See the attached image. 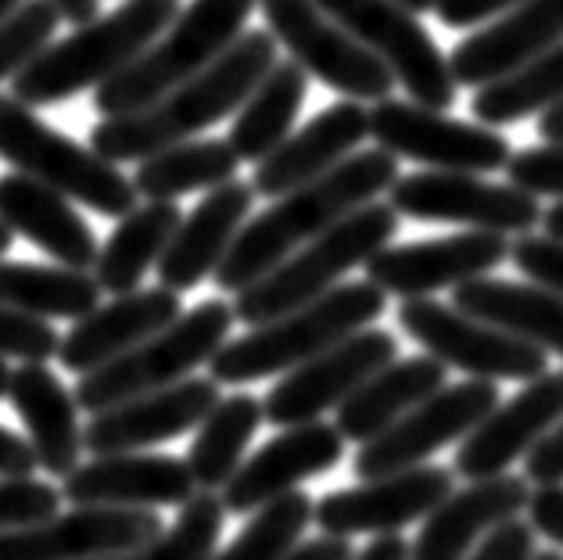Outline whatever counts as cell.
<instances>
[{
    "mask_svg": "<svg viewBox=\"0 0 563 560\" xmlns=\"http://www.w3.org/2000/svg\"><path fill=\"white\" fill-rule=\"evenodd\" d=\"M395 180L398 158L384 147H366V152L349 155L331 173L273 198L266 212H258L255 220H244V227L238 230L230 252L212 273L216 288L230 295L244 292L291 252H298L306 241L338 223L341 216H349L366 201H377Z\"/></svg>",
    "mask_w": 563,
    "mask_h": 560,
    "instance_id": "obj_1",
    "label": "cell"
},
{
    "mask_svg": "<svg viewBox=\"0 0 563 560\" xmlns=\"http://www.w3.org/2000/svg\"><path fill=\"white\" fill-rule=\"evenodd\" d=\"M277 62V40L269 30H244L219 58L187 84L126 116H108L90 130V147L108 162H141L169 144L233 116L252 87Z\"/></svg>",
    "mask_w": 563,
    "mask_h": 560,
    "instance_id": "obj_2",
    "label": "cell"
},
{
    "mask_svg": "<svg viewBox=\"0 0 563 560\" xmlns=\"http://www.w3.org/2000/svg\"><path fill=\"white\" fill-rule=\"evenodd\" d=\"M180 15V0H126L112 15L84 22L73 36L47 44L33 54L15 76L11 98L44 108L76 98L84 90H98L115 73H122L151 40L166 33V25Z\"/></svg>",
    "mask_w": 563,
    "mask_h": 560,
    "instance_id": "obj_3",
    "label": "cell"
},
{
    "mask_svg": "<svg viewBox=\"0 0 563 560\" xmlns=\"http://www.w3.org/2000/svg\"><path fill=\"white\" fill-rule=\"evenodd\" d=\"M384 303H388V295L369 281L334 284L331 292L312 298V303L269 323H258L249 334L223 341L209 360L212 381L216 385H252V381L295 371L316 352L331 349L334 341L374 323L384 312Z\"/></svg>",
    "mask_w": 563,
    "mask_h": 560,
    "instance_id": "obj_4",
    "label": "cell"
},
{
    "mask_svg": "<svg viewBox=\"0 0 563 560\" xmlns=\"http://www.w3.org/2000/svg\"><path fill=\"white\" fill-rule=\"evenodd\" d=\"M398 234V212L388 201H366L349 216H341L323 234L301 244L284 263L273 266L233 298V320L258 327L312 303L341 284L349 270L363 266L369 255L388 249Z\"/></svg>",
    "mask_w": 563,
    "mask_h": 560,
    "instance_id": "obj_5",
    "label": "cell"
},
{
    "mask_svg": "<svg viewBox=\"0 0 563 560\" xmlns=\"http://www.w3.org/2000/svg\"><path fill=\"white\" fill-rule=\"evenodd\" d=\"M255 8L258 0H190L166 25V33L93 90V108L104 119L126 116L187 84L244 33Z\"/></svg>",
    "mask_w": 563,
    "mask_h": 560,
    "instance_id": "obj_6",
    "label": "cell"
},
{
    "mask_svg": "<svg viewBox=\"0 0 563 560\" xmlns=\"http://www.w3.org/2000/svg\"><path fill=\"white\" fill-rule=\"evenodd\" d=\"M0 158L44 187L58 190L101 216H126L136 205V187L115 162L101 158L90 144H79L44 122L30 105L0 94Z\"/></svg>",
    "mask_w": 563,
    "mask_h": 560,
    "instance_id": "obj_7",
    "label": "cell"
},
{
    "mask_svg": "<svg viewBox=\"0 0 563 560\" xmlns=\"http://www.w3.org/2000/svg\"><path fill=\"white\" fill-rule=\"evenodd\" d=\"M233 306L223 298L198 303L190 312H180L162 331L144 338L141 345L122 352L112 363L98 366L90 374H79L76 406L87 414H98L115 403H126L133 395L169 388L209 363L219 345L230 338Z\"/></svg>",
    "mask_w": 563,
    "mask_h": 560,
    "instance_id": "obj_8",
    "label": "cell"
},
{
    "mask_svg": "<svg viewBox=\"0 0 563 560\" xmlns=\"http://www.w3.org/2000/svg\"><path fill=\"white\" fill-rule=\"evenodd\" d=\"M355 44H363L388 68L395 87H402L413 105L449 112L456 105V79L434 36L423 30L420 15L398 8L395 0H316Z\"/></svg>",
    "mask_w": 563,
    "mask_h": 560,
    "instance_id": "obj_9",
    "label": "cell"
},
{
    "mask_svg": "<svg viewBox=\"0 0 563 560\" xmlns=\"http://www.w3.org/2000/svg\"><path fill=\"white\" fill-rule=\"evenodd\" d=\"M398 327L438 363L481 381H534L549 371V352L539 345L434 298H406Z\"/></svg>",
    "mask_w": 563,
    "mask_h": 560,
    "instance_id": "obj_10",
    "label": "cell"
},
{
    "mask_svg": "<svg viewBox=\"0 0 563 560\" xmlns=\"http://www.w3.org/2000/svg\"><path fill=\"white\" fill-rule=\"evenodd\" d=\"M369 136L395 158H413L445 173H499L510 162V141L485 122L452 119L438 108L380 98L369 108Z\"/></svg>",
    "mask_w": 563,
    "mask_h": 560,
    "instance_id": "obj_11",
    "label": "cell"
},
{
    "mask_svg": "<svg viewBox=\"0 0 563 560\" xmlns=\"http://www.w3.org/2000/svg\"><path fill=\"white\" fill-rule=\"evenodd\" d=\"M258 11L291 62L320 79L323 87L345 94L349 101L391 98L395 79L374 54L341 30L316 0H258Z\"/></svg>",
    "mask_w": 563,
    "mask_h": 560,
    "instance_id": "obj_12",
    "label": "cell"
},
{
    "mask_svg": "<svg viewBox=\"0 0 563 560\" xmlns=\"http://www.w3.org/2000/svg\"><path fill=\"white\" fill-rule=\"evenodd\" d=\"M499 403L496 381H460V385H442L423 403H417L406 417H398L391 428H384L369 442L360 446L352 460L355 477L374 482V477L409 471L434 457L438 449L466 439L481 420H485Z\"/></svg>",
    "mask_w": 563,
    "mask_h": 560,
    "instance_id": "obj_13",
    "label": "cell"
},
{
    "mask_svg": "<svg viewBox=\"0 0 563 560\" xmlns=\"http://www.w3.org/2000/svg\"><path fill=\"white\" fill-rule=\"evenodd\" d=\"M398 216L423 223H460L488 234H531L542 220L539 198L514 184H492L474 173H409L388 187Z\"/></svg>",
    "mask_w": 563,
    "mask_h": 560,
    "instance_id": "obj_14",
    "label": "cell"
},
{
    "mask_svg": "<svg viewBox=\"0 0 563 560\" xmlns=\"http://www.w3.org/2000/svg\"><path fill=\"white\" fill-rule=\"evenodd\" d=\"M391 360H398L395 334L363 327V331L334 341L331 349L316 352L312 360L298 363L295 371L280 374L263 399V420H269L273 428L320 420L327 409H338L369 374H377Z\"/></svg>",
    "mask_w": 563,
    "mask_h": 560,
    "instance_id": "obj_15",
    "label": "cell"
},
{
    "mask_svg": "<svg viewBox=\"0 0 563 560\" xmlns=\"http://www.w3.org/2000/svg\"><path fill=\"white\" fill-rule=\"evenodd\" d=\"M452 482H456L452 471L417 463L409 471L327 493L320 503H312V521L320 525L323 536H388V531L423 521L452 493Z\"/></svg>",
    "mask_w": 563,
    "mask_h": 560,
    "instance_id": "obj_16",
    "label": "cell"
},
{
    "mask_svg": "<svg viewBox=\"0 0 563 560\" xmlns=\"http://www.w3.org/2000/svg\"><path fill=\"white\" fill-rule=\"evenodd\" d=\"M162 531L158 510L73 507L36 525L0 531V560H101L126 553Z\"/></svg>",
    "mask_w": 563,
    "mask_h": 560,
    "instance_id": "obj_17",
    "label": "cell"
},
{
    "mask_svg": "<svg viewBox=\"0 0 563 560\" xmlns=\"http://www.w3.org/2000/svg\"><path fill=\"white\" fill-rule=\"evenodd\" d=\"M510 255L506 234H488V230H463V234L413 241L398 249H380L369 255L363 270L366 281L377 284L384 295L398 298H428L434 292L456 288L463 281L485 277L503 259Z\"/></svg>",
    "mask_w": 563,
    "mask_h": 560,
    "instance_id": "obj_18",
    "label": "cell"
},
{
    "mask_svg": "<svg viewBox=\"0 0 563 560\" xmlns=\"http://www.w3.org/2000/svg\"><path fill=\"white\" fill-rule=\"evenodd\" d=\"M216 403L219 385L212 377H184L169 388L133 395L126 403L90 414L84 428V449H90L93 457H104L141 453V449L173 442L195 431Z\"/></svg>",
    "mask_w": 563,
    "mask_h": 560,
    "instance_id": "obj_19",
    "label": "cell"
},
{
    "mask_svg": "<svg viewBox=\"0 0 563 560\" xmlns=\"http://www.w3.org/2000/svg\"><path fill=\"white\" fill-rule=\"evenodd\" d=\"M345 457V439L334 425L309 420V425L284 428L277 439H269L263 449L233 471L230 482L219 488L227 514H252L263 503L277 499L298 488L306 477L331 471Z\"/></svg>",
    "mask_w": 563,
    "mask_h": 560,
    "instance_id": "obj_20",
    "label": "cell"
},
{
    "mask_svg": "<svg viewBox=\"0 0 563 560\" xmlns=\"http://www.w3.org/2000/svg\"><path fill=\"white\" fill-rule=\"evenodd\" d=\"M563 417V371H545L528 381L514 399H499L496 409L481 425L460 439L456 474L492 477L503 474L514 460H520L534 442H542Z\"/></svg>",
    "mask_w": 563,
    "mask_h": 560,
    "instance_id": "obj_21",
    "label": "cell"
},
{
    "mask_svg": "<svg viewBox=\"0 0 563 560\" xmlns=\"http://www.w3.org/2000/svg\"><path fill=\"white\" fill-rule=\"evenodd\" d=\"M187 463L166 453H104L65 474L62 499L73 507H184L195 496Z\"/></svg>",
    "mask_w": 563,
    "mask_h": 560,
    "instance_id": "obj_22",
    "label": "cell"
},
{
    "mask_svg": "<svg viewBox=\"0 0 563 560\" xmlns=\"http://www.w3.org/2000/svg\"><path fill=\"white\" fill-rule=\"evenodd\" d=\"M369 136V112L363 101H338L316 112L301 130H291L266 158L255 162L252 190L263 198H280L287 190L331 173L349 155L360 152Z\"/></svg>",
    "mask_w": 563,
    "mask_h": 560,
    "instance_id": "obj_23",
    "label": "cell"
},
{
    "mask_svg": "<svg viewBox=\"0 0 563 560\" xmlns=\"http://www.w3.org/2000/svg\"><path fill=\"white\" fill-rule=\"evenodd\" d=\"M180 295L169 288H136L112 295L108 306H93L87 317L73 320V331L58 338V363L68 374H90L112 363L122 352L141 345L144 338L162 331L180 317Z\"/></svg>",
    "mask_w": 563,
    "mask_h": 560,
    "instance_id": "obj_24",
    "label": "cell"
},
{
    "mask_svg": "<svg viewBox=\"0 0 563 560\" xmlns=\"http://www.w3.org/2000/svg\"><path fill=\"white\" fill-rule=\"evenodd\" d=\"M528 496V477L506 471L477 477L463 493H449L423 517L417 542H409V560H463L492 528L525 510Z\"/></svg>",
    "mask_w": 563,
    "mask_h": 560,
    "instance_id": "obj_25",
    "label": "cell"
},
{
    "mask_svg": "<svg viewBox=\"0 0 563 560\" xmlns=\"http://www.w3.org/2000/svg\"><path fill=\"white\" fill-rule=\"evenodd\" d=\"M255 190L244 180H227L205 195L195 212L184 216L180 227L173 230L166 252L158 255V284L169 292H190L198 288L205 277H212L216 266L223 263L233 238L244 227L252 212Z\"/></svg>",
    "mask_w": 563,
    "mask_h": 560,
    "instance_id": "obj_26",
    "label": "cell"
},
{
    "mask_svg": "<svg viewBox=\"0 0 563 560\" xmlns=\"http://www.w3.org/2000/svg\"><path fill=\"white\" fill-rule=\"evenodd\" d=\"M563 40V0H525L510 15L485 30H474L449 54V73L456 87H485L542 47Z\"/></svg>",
    "mask_w": 563,
    "mask_h": 560,
    "instance_id": "obj_27",
    "label": "cell"
},
{
    "mask_svg": "<svg viewBox=\"0 0 563 560\" xmlns=\"http://www.w3.org/2000/svg\"><path fill=\"white\" fill-rule=\"evenodd\" d=\"M0 223L68 270H90L101 249L73 201L25 173L0 176Z\"/></svg>",
    "mask_w": 563,
    "mask_h": 560,
    "instance_id": "obj_28",
    "label": "cell"
},
{
    "mask_svg": "<svg viewBox=\"0 0 563 560\" xmlns=\"http://www.w3.org/2000/svg\"><path fill=\"white\" fill-rule=\"evenodd\" d=\"M4 399L30 431L36 468L51 477L73 474L84 457V428L76 417V395L62 385V377L47 363H22L11 371Z\"/></svg>",
    "mask_w": 563,
    "mask_h": 560,
    "instance_id": "obj_29",
    "label": "cell"
},
{
    "mask_svg": "<svg viewBox=\"0 0 563 560\" xmlns=\"http://www.w3.org/2000/svg\"><path fill=\"white\" fill-rule=\"evenodd\" d=\"M445 363L434 356H413V360H391L369 374L345 403L334 409V428L345 442L363 446L384 428H391L398 417H406L417 403L434 395L445 385Z\"/></svg>",
    "mask_w": 563,
    "mask_h": 560,
    "instance_id": "obj_30",
    "label": "cell"
},
{
    "mask_svg": "<svg viewBox=\"0 0 563 560\" xmlns=\"http://www.w3.org/2000/svg\"><path fill=\"white\" fill-rule=\"evenodd\" d=\"M452 306L563 360V298L539 284L474 277L452 288Z\"/></svg>",
    "mask_w": 563,
    "mask_h": 560,
    "instance_id": "obj_31",
    "label": "cell"
},
{
    "mask_svg": "<svg viewBox=\"0 0 563 560\" xmlns=\"http://www.w3.org/2000/svg\"><path fill=\"white\" fill-rule=\"evenodd\" d=\"M180 220L184 212L176 201H144L119 216V227L98 249V259L90 266L101 295H126L141 288L144 273L166 252Z\"/></svg>",
    "mask_w": 563,
    "mask_h": 560,
    "instance_id": "obj_32",
    "label": "cell"
},
{
    "mask_svg": "<svg viewBox=\"0 0 563 560\" xmlns=\"http://www.w3.org/2000/svg\"><path fill=\"white\" fill-rule=\"evenodd\" d=\"M309 98V73L301 65L273 62L269 73L252 87L249 98L241 101L238 116L227 144L233 147V155L241 162H258L277 147L287 133L295 130V119L301 112V105Z\"/></svg>",
    "mask_w": 563,
    "mask_h": 560,
    "instance_id": "obj_33",
    "label": "cell"
},
{
    "mask_svg": "<svg viewBox=\"0 0 563 560\" xmlns=\"http://www.w3.org/2000/svg\"><path fill=\"white\" fill-rule=\"evenodd\" d=\"M0 306L40 320H79L101 306V288L90 270L11 263L0 255Z\"/></svg>",
    "mask_w": 563,
    "mask_h": 560,
    "instance_id": "obj_34",
    "label": "cell"
},
{
    "mask_svg": "<svg viewBox=\"0 0 563 560\" xmlns=\"http://www.w3.org/2000/svg\"><path fill=\"white\" fill-rule=\"evenodd\" d=\"M258 425H263V403L249 392L227 395L205 414L184 460L198 493H219L230 482L244 463V449L255 439Z\"/></svg>",
    "mask_w": 563,
    "mask_h": 560,
    "instance_id": "obj_35",
    "label": "cell"
},
{
    "mask_svg": "<svg viewBox=\"0 0 563 560\" xmlns=\"http://www.w3.org/2000/svg\"><path fill=\"white\" fill-rule=\"evenodd\" d=\"M241 158L227 141H180L136 162L130 176L136 195L147 201H176L190 190H212L238 176Z\"/></svg>",
    "mask_w": 563,
    "mask_h": 560,
    "instance_id": "obj_36",
    "label": "cell"
},
{
    "mask_svg": "<svg viewBox=\"0 0 563 560\" xmlns=\"http://www.w3.org/2000/svg\"><path fill=\"white\" fill-rule=\"evenodd\" d=\"M563 101V40L553 47H542L520 62L510 73H503L492 84L474 90L471 112L485 127H510L528 116H542L545 108Z\"/></svg>",
    "mask_w": 563,
    "mask_h": 560,
    "instance_id": "obj_37",
    "label": "cell"
},
{
    "mask_svg": "<svg viewBox=\"0 0 563 560\" xmlns=\"http://www.w3.org/2000/svg\"><path fill=\"white\" fill-rule=\"evenodd\" d=\"M309 521L312 499L301 488H291L252 510V521L241 528V536L209 560H284L306 536Z\"/></svg>",
    "mask_w": 563,
    "mask_h": 560,
    "instance_id": "obj_38",
    "label": "cell"
},
{
    "mask_svg": "<svg viewBox=\"0 0 563 560\" xmlns=\"http://www.w3.org/2000/svg\"><path fill=\"white\" fill-rule=\"evenodd\" d=\"M223 499L216 493H195L180 507L173 528H162L155 539L101 560H209L216 553L219 536H223Z\"/></svg>",
    "mask_w": 563,
    "mask_h": 560,
    "instance_id": "obj_39",
    "label": "cell"
},
{
    "mask_svg": "<svg viewBox=\"0 0 563 560\" xmlns=\"http://www.w3.org/2000/svg\"><path fill=\"white\" fill-rule=\"evenodd\" d=\"M62 15L51 0H22L11 15L0 19V84L11 79L19 68L44 51L58 33Z\"/></svg>",
    "mask_w": 563,
    "mask_h": 560,
    "instance_id": "obj_40",
    "label": "cell"
},
{
    "mask_svg": "<svg viewBox=\"0 0 563 560\" xmlns=\"http://www.w3.org/2000/svg\"><path fill=\"white\" fill-rule=\"evenodd\" d=\"M503 173L506 184L520 187L531 198H563V141L514 152Z\"/></svg>",
    "mask_w": 563,
    "mask_h": 560,
    "instance_id": "obj_41",
    "label": "cell"
},
{
    "mask_svg": "<svg viewBox=\"0 0 563 560\" xmlns=\"http://www.w3.org/2000/svg\"><path fill=\"white\" fill-rule=\"evenodd\" d=\"M62 488L40 477H0V531L36 525L44 517L58 514Z\"/></svg>",
    "mask_w": 563,
    "mask_h": 560,
    "instance_id": "obj_42",
    "label": "cell"
},
{
    "mask_svg": "<svg viewBox=\"0 0 563 560\" xmlns=\"http://www.w3.org/2000/svg\"><path fill=\"white\" fill-rule=\"evenodd\" d=\"M58 331L51 320L25 317L19 309L0 306V360L22 363H47L58 352Z\"/></svg>",
    "mask_w": 563,
    "mask_h": 560,
    "instance_id": "obj_43",
    "label": "cell"
},
{
    "mask_svg": "<svg viewBox=\"0 0 563 560\" xmlns=\"http://www.w3.org/2000/svg\"><path fill=\"white\" fill-rule=\"evenodd\" d=\"M510 263L525 273L531 284L563 298V241L549 234H517L510 244Z\"/></svg>",
    "mask_w": 563,
    "mask_h": 560,
    "instance_id": "obj_44",
    "label": "cell"
},
{
    "mask_svg": "<svg viewBox=\"0 0 563 560\" xmlns=\"http://www.w3.org/2000/svg\"><path fill=\"white\" fill-rule=\"evenodd\" d=\"M531 557H534V528L510 517V521L492 528L463 560H531Z\"/></svg>",
    "mask_w": 563,
    "mask_h": 560,
    "instance_id": "obj_45",
    "label": "cell"
},
{
    "mask_svg": "<svg viewBox=\"0 0 563 560\" xmlns=\"http://www.w3.org/2000/svg\"><path fill=\"white\" fill-rule=\"evenodd\" d=\"M520 4H525V0H434V15L442 19L449 30H474V25L510 15Z\"/></svg>",
    "mask_w": 563,
    "mask_h": 560,
    "instance_id": "obj_46",
    "label": "cell"
},
{
    "mask_svg": "<svg viewBox=\"0 0 563 560\" xmlns=\"http://www.w3.org/2000/svg\"><path fill=\"white\" fill-rule=\"evenodd\" d=\"M525 477L534 485L563 482V417L542 442H534L525 453Z\"/></svg>",
    "mask_w": 563,
    "mask_h": 560,
    "instance_id": "obj_47",
    "label": "cell"
},
{
    "mask_svg": "<svg viewBox=\"0 0 563 560\" xmlns=\"http://www.w3.org/2000/svg\"><path fill=\"white\" fill-rule=\"evenodd\" d=\"M525 510L531 514V528L539 531V536H545V539H553L556 546H563V482L539 485L528 496Z\"/></svg>",
    "mask_w": 563,
    "mask_h": 560,
    "instance_id": "obj_48",
    "label": "cell"
},
{
    "mask_svg": "<svg viewBox=\"0 0 563 560\" xmlns=\"http://www.w3.org/2000/svg\"><path fill=\"white\" fill-rule=\"evenodd\" d=\"M36 471L40 468L30 439L0 425V477H33Z\"/></svg>",
    "mask_w": 563,
    "mask_h": 560,
    "instance_id": "obj_49",
    "label": "cell"
},
{
    "mask_svg": "<svg viewBox=\"0 0 563 560\" xmlns=\"http://www.w3.org/2000/svg\"><path fill=\"white\" fill-rule=\"evenodd\" d=\"M349 557H352L349 539H341V536H316V539L298 542L284 560H349Z\"/></svg>",
    "mask_w": 563,
    "mask_h": 560,
    "instance_id": "obj_50",
    "label": "cell"
},
{
    "mask_svg": "<svg viewBox=\"0 0 563 560\" xmlns=\"http://www.w3.org/2000/svg\"><path fill=\"white\" fill-rule=\"evenodd\" d=\"M349 560H409V542L398 531H388V536H377L369 542L360 557L352 553Z\"/></svg>",
    "mask_w": 563,
    "mask_h": 560,
    "instance_id": "obj_51",
    "label": "cell"
},
{
    "mask_svg": "<svg viewBox=\"0 0 563 560\" xmlns=\"http://www.w3.org/2000/svg\"><path fill=\"white\" fill-rule=\"evenodd\" d=\"M51 4L62 19L76 22V25L98 19V11H101V0H51Z\"/></svg>",
    "mask_w": 563,
    "mask_h": 560,
    "instance_id": "obj_52",
    "label": "cell"
},
{
    "mask_svg": "<svg viewBox=\"0 0 563 560\" xmlns=\"http://www.w3.org/2000/svg\"><path fill=\"white\" fill-rule=\"evenodd\" d=\"M539 136L542 141H563V101L539 116Z\"/></svg>",
    "mask_w": 563,
    "mask_h": 560,
    "instance_id": "obj_53",
    "label": "cell"
},
{
    "mask_svg": "<svg viewBox=\"0 0 563 560\" xmlns=\"http://www.w3.org/2000/svg\"><path fill=\"white\" fill-rule=\"evenodd\" d=\"M539 223H542V230H545L549 238H560L563 241V198H556L553 205H549Z\"/></svg>",
    "mask_w": 563,
    "mask_h": 560,
    "instance_id": "obj_54",
    "label": "cell"
},
{
    "mask_svg": "<svg viewBox=\"0 0 563 560\" xmlns=\"http://www.w3.org/2000/svg\"><path fill=\"white\" fill-rule=\"evenodd\" d=\"M398 8L413 11V15H423V11H434V0H395Z\"/></svg>",
    "mask_w": 563,
    "mask_h": 560,
    "instance_id": "obj_55",
    "label": "cell"
},
{
    "mask_svg": "<svg viewBox=\"0 0 563 560\" xmlns=\"http://www.w3.org/2000/svg\"><path fill=\"white\" fill-rule=\"evenodd\" d=\"M8 381H11V366H8V360H0V399L8 395Z\"/></svg>",
    "mask_w": 563,
    "mask_h": 560,
    "instance_id": "obj_56",
    "label": "cell"
},
{
    "mask_svg": "<svg viewBox=\"0 0 563 560\" xmlns=\"http://www.w3.org/2000/svg\"><path fill=\"white\" fill-rule=\"evenodd\" d=\"M11 241H15V234H11V230L0 223V255H4L8 249H11Z\"/></svg>",
    "mask_w": 563,
    "mask_h": 560,
    "instance_id": "obj_57",
    "label": "cell"
},
{
    "mask_svg": "<svg viewBox=\"0 0 563 560\" xmlns=\"http://www.w3.org/2000/svg\"><path fill=\"white\" fill-rule=\"evenodd\" d=\"M19 4H22V0H0V19L11 15V11H15Z\"/></svg>",
    "mask_w": 563,
    "mask_h": 560,
    "instance_id": "obj_58",
    "label": "cell"
},
{
    "mask_svg": "<svg viewBox=\"0 0 563 560\" xmlns=\"http://www.w3.org/2000/svg\"><path fill=\"white\" fill-rule=\"evenodd\" d=\"M531 560H563V553H556V550H545V553H534Z\"/></svg>",
    "mask_w": 563,
    "mask_h": 560,
    "instance_id": "obj_59",
    "label": "cell"
}]
</instances>
